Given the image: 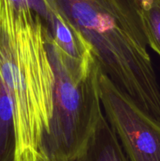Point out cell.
Returning a JSON list of instances; mask_svg holds the SVG:
<instances>
[{
	"label": "cell",
	"mask_w": 160,
	"mask_h": 161,
	"mask_svg": "<svg viewBox=\"0 0 160 161\" xmlns=\"http://www.w3.org/2000/svg\"><path fill=\"white\" fill-rule=\"evenodd\" d=\"M74 161H130L104 114L86 147Z\"/></svg>",
	"instance_id": "obj_5"
},
{
	"label": "cell",
	"mask_w": 160,
	"mask_h": 161,
	"mask_svg": "<svg viewBox=\"0 0 160 161\" xmlns=\"http://www.w3.org/2000/svg\"><path fill=\"white\" fill-rule=\"evenodd\" d=\"M47 50L55 83L53 115L42 153L47 161H74L86 147L104 114L101 69L95 58L86 67L69 62L50 33Z\"/></svg>",
	"instance_id": "obj_3"
},
{
	"label": "cell",
	"mask_w": 160,
	"mask_h": 161,
	"mask_svg": "<svg viewBox=\"0 0 160 161\" xmlns=\"http://www.w3.org/2000/svg\"><path fill=\"white\" fill-rule=\"evenodd\" d=\"M105 117L130 161H160V123L141 109L105 74L100 79Z\"/></svg>",
	"instance_id": "obj_4"
},
{
	"label": "cell",
	"mask_w": 160,
	"mask_h": 161,
	"mask_svg": "<svg viewBox=\"0 0 160 161\" xmlns=\"http://www.w3.org/2000/svg\"><path fill=\"white\" fill-rule=\"evenodd\" d=\"M49 31L31 8L0 1V75L13 107L15 161L45 160L42 142L53 115L54 72Z\"/></svg>",
	"instance_id": "obj_1"
},
{
	"label": "cell",
	"mask_w": 160,
	"mask_h": 161,
	"mask_svg": "<svg viewBox=\"0 0 160 161\" xmlns=\"http://www.w3.org/2000/svg\"><path fill=\"white\" fill-rule=\"evenodd\" d=\"M83 37L119 90L160 123V88L135 0H45Z\"/></svg>",
	"instance_id": "obj_2"
},
{
	"label": "cell",
	"mask_w": 160,
	"mask_h": 161,
	"mask_svg": "<svg viewBox=\"0 0 160 161\" xmlns=\"http://www.w3.org/2000/svg\"><path fill=\"white\" fill-rule=\"evenodd\" d=\"M40 161H47V160H40Z\"/></svg>",
	"instance_id": "obj_9"
},
{
	"label": "cell",
	"mask_w": 160,
	"mask_h": 161,
	"mask_svg": "<svg viewBox=\"0 0 160 161\" xmlns=\"http://www.w3.org/2000/svg\"><path fill=\"white\" fill-rule=\"evenodd\" d=\"M16 146L13 107L0 75V161H15Z\"/></svg>",
	"instance_id": "obj_6"
},
{
	"label": "cell",
	"mask_w": 160,
	"mask_h": 161,
	"mask_svg": "<svg viewBox=\"0 0 160 161\" xmlns=\"http://www.w3.org/2000/svg\"><path fill=\"white\" fill-rule=\"evenodd\" d=\"M16 9L31 8L44 19L48 12V5L45 0H0Z\"/></svg>",
	"instance_id": "obj_8"
},
{
	"label": "cell",
	"mask_w": 160,
	"mask_h": 161,
	"mask_svg": "<svg viewBox=\"0 0 160 161\" xmlns=\"http://www.w3.org/2000/svg\"><path fill=\"white\" fill-rule=\"evenodd\" d=\"M147 43L160 56V0H135Z\"/></svg>",
	"instance_id": "obj_7"
}]
</instances>
